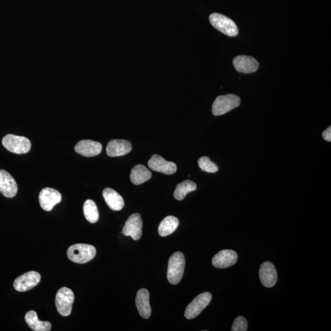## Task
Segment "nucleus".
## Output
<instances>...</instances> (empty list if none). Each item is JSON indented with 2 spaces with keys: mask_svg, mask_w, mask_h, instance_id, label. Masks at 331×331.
Segmentation results:
<instances>
[{
  "mask_svg": "<svg viewBox=\"0 0 331 331\" xmlns=\"http://www.w3.org/2000/svg\"><path fill=\"white\" fill-rule=\"evenodd\" d=\"M185 267V259L183 254L177 251L172 254L169 259L167 278L172 285H177L182 280Z\"/></svg>",
  "mask_w": 331,
  "mask_h": 331,
  "instance_id": "1",
  "label": "nucleus"
},
{
  "mask_svg": "<svg viewBox=\"0 0 331 331\" xmlns=\"http://www.w3.org/2000/svg\"><path fill=\"white\" fill-rule=\"evenodd\" d=\"M97 254L94 246L78 244L71 246L67 251V255L71 261L78 264H85L94 258Z\"/></svg>",
  "mask_w": 331,
  "mask_h": 331,
  "instance_id": "2",
  "label": "nucleus"
},
{
  "mask_svg": "<svg viewBox=\"0 0 331 331\" xmlns=\"http://www.w3.org/2000/svg\"><path fill=\"white\" fill-rule=\"evenodd\" d=\"M209 21L212 26L226 36L234 37L238 35L239 30L236 23L223 14H212L209 16Z\"/></svg>",
  "mask_w": 331,
  "mask_h": 331,
  "instance_id": "3",
  "label": "nucleus"
},
{
  "mask_svg": "<svg viewBox=\"0 0 331 331\" xmlns=\"http://www.w3.org/2000/svg\"><path fill=\"white\" fill-rule=\"evenodd\" d=\"M240 104V98L236 95H221L216 98L212 105V114L222 115L236 109Z\"/></svg>",
  "mask_w": 331,
  "mask_h": 331,
  "instance_id": "4",
  "label": "nucleus"
},
{
  "mask_svg": "<svg viewBox=\"0 0 331 331\" xmlns=\"http://www.w3.org/2000/svg\"><path fill=\"white\" fill-rule=\"evenodd\" d=\"M2 144L8 151L16 154H27L32 146L28 138L14 135H6L3 138Z\"/></svg>",
  "mask_w": 331,
  "mask_h": 331,
  "instance_id": "5",
  "label": "nucleus"
},
{
  "mask_svg": "<svg viewBox=\"0 0 331 331\" xmlns=\"http://www.w3.org/2000/svg\"><path fill=\"white\" fill-rule=\"evenodd\" d=\"M75 301V294L67 287L60 288L55 297L56 309L61 316H68L72 313V305Z\"/></svg>",
  "mask_w": 331,
  "mask_h": 331,
  "instance_id": "6",
  "label": "nucleus"
},
{
  "mask_svg": "<svg viewBox=\"0 0 331 331\" xmlns=\"http://www.w3.org/2000/svg\"><path fill=\"white\" fill-rule=\"evenodd\" d=\"M211 300L212 294L210 293L205 292L199 294L186 307L184 314L185 317L188 319L196 318L210 304Z\"/></svg>",
  "mask_w": 331,
  "mask_h": 331,
  "instance_id": "7",
  "label": "nucleus"
},
{
  "mask_svg": "<svg viewBox=\"0 0 331 331\" xmlns=\"http://www.w3.org/2000/svg\"><path fill=\"white\" fill-rule=\"evenodd\" d=\"M41 275L38 272L30 271L22 274L14 282V288L19 292L32 289L40 282Z\"/></svg>",
  "mask_w": 331,
  "mask_h": 331,
  "instance_id": "8",
  "label": "nucleus"
},
{
  "mask_svg": "<svg viewBox=\"0 0 331 331\" xmlns=\"http://www.w3.org/2000/svg\"><path fill=\"white\" fill-rule=\"evenodd\" d=\"M143 220L140 214H134L126 220L122 233L125 236L131 237L135 240L140 239L143 234Z\"/></svg>",
  "mask_w": 331,
  "mask_h": 331,
  "instance_id": "9",
  "label": "nucleus"
},
{
  "mask_svg": "<svg viewBox=\"0 0 331 331\" xmlns=\"http://www.w3.org/2000/svg\"><path fill=\"white\" fill-rule=\"evenodd\" d=\"M61 199L60 192L51 188L42 189L39 195L41 208L47 212L52 211L55 205L61 202Z\"/></svg>",
  "mask_w": 331,
  "mask_h": 331,
  "instance_id": "10",
  "label": "nucleus"
},
{
  "mask_svg": "<svg viewBox=\"0 0 331 331\" xmlns=\"http://www.w3.org/2000/svg\"><path fill=\"white\" fill-rule=\"evenodd\" d=\"M148 166L153 171L167 175L173 174L177 171V165L175 163L166 161L157 154L153 155L149 160Z\"/></svg>",
  "mask_w": 331,
  "mask_h": 331,
  "instance_id": "11",
  "label": "nucleus"
},
{
  "mask_svg": "<svg viewBox=\"0 0 331 331\" xmlns=\"http://www.w3.org/2000/svg\"><path fill=\"white\" fill-rule=\"evenodd\" d=\"M16 180L7 171L0 170V193L8 198L13 197L18 193Z\"/></svg>",
  "mask_w": 331,
  "mask_h": 331,
  "instance_id": "12",
  "label": "nucleus"
},
{
  "mask_svg": "<svg viewBox=\"0 0 331 331\" xmlns=\"http://www.w3.org/2000/svg\"><path fill=\"white\" fill-rule=\"evenodd\" d=\"M259 276L262 284L267 288L273 287L278 279L276 268L271 262L262 263L259 268Z\"/></svg>",
  "mask_w": 331,
  "mask_h": 331,
  "instance_id": "13",
  "label": "nucleus"
},
{
  "mask_svg": "<svg viewBox=\"0 0 331 331\" xmlns=\"http://www.w3.org/2000/svg\"><path fill=\"white\" fill-rule=\"evenodd\" d=\"M238 256L236 251L231 250H223L217 253L212 259L214 267L225 269L232 267L237 262Z\"/></svg>",
  "mask_w": 331,
  "mask_h": 331,
  "instance_id": "14",
  "label": "nucleus"
},
{
  "mask_svg": "<svg viewBox=\"0 0 331 331\" xmlns=\"http://www.w3.org/2000/svg\"><path fill=\"white\" fill-rule=\"evenodd\" d=\"M129 141L124 140L110 141L106 147V154L110 157L123 156L131 151Z\"/></svg>",
  "mask_w": 331,
  "mask_h": 331,
  "instance_id": "15",
  "label": "nucleus"
},
{
  "mask_svg": "<svg viewBox=\"0 0 331 331\" xmlns=\"http://www.w3.org/2000/svg\"><path fill=\"white\" fill-rule=\"evenodd\" d=\"M75 151L82 156L92 157L97 156L102 151L101 143L92 140H82L76 144Z\"/></svg>",
  "mask_w": 331,
  "mask_h": 331,
  "instance_id": "16",
  "label": "nucleus"
},
{
  "mask_svg": "<svg viewBox=\"0 0 331 331\" xmlns=\"http://www.w3.org/2000/svg\"><path fill=\"white\" fill-rule=\"evenodd\" d=\"M233 64L237 72L246 74L256 72L259 68L258 62L253 56L239 55L234 58Z\"/></svg>",
  "mask_w": 331,
  "mask_h": 331,
  "instance_id": "17",
  "label": "nucleus"
},
{
  "mask_svg": "<svg viewBox=\"0 0 331 331\" xmlns=\"http://www.w3.org/2000/svg\"><path fill=\"white\" fill-rule=\"evenodd\" d=\"M136 305L140 315L144 319H148L151 315L152 309L150 305V294L146 288L138 291L136 298Z\"/></svg>",
  "mask_w": 331,
  "mask_h": 331,
  "instance_id": "18",
  "label": "nucleus"
},
{
  "mask_svg": "<svg viewBox=\"0 0 331 331\" xmlns=\"http://www.w3.org/2000/svg\"><path fill=\"white\" fill-rule=\"evenodd\" d=\"M103 196L107 205L112 211H119L124 207L123 197L114 189L106 188L103 191Z\"/></svg>",
  "mask_w": 331,
  "mask_h": 331,
  "instance_id": "19",
  "label": "nucleus"
},
{
  "mask_svg": "<svg viewBox=\"0 0 331 331\" xmlns=\"http://www.w3.org/2000/svg\"><path fill=\"white\" fill-rule=\"evenodd\" d=\"M25 321L31 329L35 331H49L52 325L49 321H41L35 311L31 310L25 316Z\"/></svg>",
  "mask_w": 331,
  "mask_h": 331,
  "instance_id": "20",
  "label": "nucleus"
},
{
  "mask_svg": "<svg viewBox=\"0 0 331 331\" xmlns=\"http://www.w3.org/2000/svg\"><path fill=\"white\" fill-rule=\"evenodd\" d=\"M151 177V172L143 165L135 166L130 174L131 182L136 185H141V184L147 182Z\"/></svg>",
  "mask_w": 331,
  "mask_h": 331,
  "instance_id": "21",
  "label": "nucleus"
},
{
  "mask_svg": "<svg viewBox=\"0 0 331 331\" xmlns=\"http://www.w3.org/2000/svg\"><path fill=\"white\" fill-rule=\"evenodd\" d=\"M179 225V221L174 216H168L158 226V233L161 237H166L174 233Z\"/></svg>",
  "mask_w": 331,
  "mask_h": 331,
  "instance_id": "22",
  "label": "nucleus"
},
{
  "mask_svg": "<svg viewBox=\"0 0 331 331\" xmlns=\"http://www.w3.org/2000/svg\"><path fill=\"white\" fill-rule=\"evenodd\" d=\"M196 184L192 181L189 180L183 181L182 183L178 184L174 191V197L178 201L183 200L186 194L196 190Z\"/></svg>",
  "mask_w": 331,
  "mask_h": 331,
  "instance_id": "23",
  "label": "nucleus"
},
{
  "mask_svg": "<svg viewBox=\"0 0 331 331\" xmlns=\"http://www.w3.org/2000/svg\"><path fill=\"white\" fill-rule=\"evenodd\" d=\"M85 217L90 223H95L99 219V213L97 205L93 200H88L83 207Z\"/></svg>",
  "mask_w": 331,
  "mask_h": 331,
  "instance_id": "24",
  "label": "nucleus"
},
{
  "mask_svg": "<svg viewBox=\"0 0 331 331\" xmlns=\"http://www.w3.org/2000/svg\"><path fill=\"white\" fill-rule=\"evenodd\" d=\"M198 165L203 171L210 172V173H215L219 171V168L216 164L212 162L208 157H203L200 158L197 161Z\"/></svg>",
  "mask_w": 331,
  "mask_h": 331,
  "instance_id": "25",
  "label": "nucleus"
},
{
  "mask_svg": "<svg viewBox=\"0 0 331 331\" xmlns=\"http://www.w3.org/2000/svg\"><path fill=\"white\" fill-rule=\"evenodd\" d=\"M248 322L247 319L242 316H239L234 319L232 331H247Z\"/></svg>",
  "mask_w": 331,
  "mask_h": 331,
  "instance_id": "26",
  "label": "nucleus"
},
{
  "mask_svg": "<svg viewBox=\"0 0 331 331\" xmlns=\"http://www.w3.org/2000/svg\"><path fill=\"white\" fill-rule=\"evenodd\" d=\"M322 136L324 140L328 141V142H330L331 127L329 126V128H327L326 130H324V131L322 132Z\"/></svg>",
  "mask_w": 331,
  "mask_h": 331,
  "instance_id": "27",
  "label": "nucleus"
}]
</instances>
